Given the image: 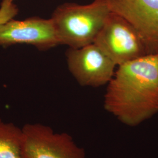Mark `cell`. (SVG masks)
<instances>
[{
	"instance_id": "obj_1",
	"label": "cell",
	"mask_w": 158,
	"mask_h": 158,
	"mask_svg": "<svg viewBox=\"0 0 158 158\" xmlns=\"http://www.w3.org/2000/svg\"><path fill=\"white\" fill-rule=\"evenodd\" d=\"M104 107L122 124L135 127L158 114V54L118 66L107 84Z\"/></svg>"
},
{
	"instance_id": "obj_2",
	"label": "cell",
	"mask_w": 158,
	"mask_h": 158,
	"mask_svg": "<svg viewBox=\"0 0 158 158\" xmlns=\"http://www.w3.org/2000/svg\"><path fill=\"white\" fill-rule=\"evenodd\" d=\"M110 13L104 0H94L87 5L63 4L51 18L60 45L79 48L94 44Z\"/></svg>"
},
{
	"instance_id": "obj_3",
	"label": "cell",
	"mask_w": 158,
	"mask_h": 158,
	"mask_svg": "<svg viewBox=\"0 0 158 158\" xmlns=\"http://www.w3.org/2000/svg\"><path fill=\"white\" fill-rule=\"evenodd\" d=\"M118 66L148 55L134 28L124 18L111 12L94 42Z\"/></svg>"
},
{
	"instance_id": "obj_4",
	"label": "cell",
	"mask_w": 158,
	"mask_h": 158,
	"mask_svg": "<svg viewBox=\"0 0 158 158\" xmlns=\"http://www.w3.org/2000/svg\"><path fill=\"white\" fill-rule=\"evenodd\" d=\"M22 131L23 158H85L84 149L66 133L40 124L25 125Z\"/></svg>"
},
{
	"instance_id": "obj_5",
	"label": "cell",
	"mask_w": 158,
	"mask_h": 158,
	"mask_svg": "<svg viewBox=\"0 0 158 158\" xmlns=\"http://www.w3.org/2000/svg\"><path fill=\"white\" fill-rule=\"evenodd\" d=\"M66 56L69 71L82 86L98 87L108 84L114 76L116 64L94 44L69 48Z\"/></svg>"
},
{
	"instance_id": "obj_6",
	"label": "cell",
	"mask_w": 158,
	"mask_h": 158,
	"mask_svg": "<svg viewBox=\"0 0 158 158\" xmlns=\"http://www.w3.org/2000/svg\"><path fill=\"white\" fill-rule=\"evenodd\" d=\"M110 11L134 28L148 55L158 54V0H104Z\"/></svg>"
},
{
	"instance_id": "obj_7",
	"label": "cell",
	"mask_w": 158,
	"mask_h": 158,
	"mask_svg": "<svg viewBox=\"0 0 158 158\" xmlns=\"http://www.w3.org/2000/svg\"><path fill=\"white\" fill-rule=\"evenodd\" d=\"M17 44L34 46L45 51L59 45L60 42L51 18L34 17L22 21L13 18L0 24V46Z\"/></svg>"
},
{
	"instance_id": "obj_8",
	"label": "cell",
	"mask_w": 158,
	"mask_h": 158,
	"mask_svg": "<svg viewBox=\"0 0 158 158\" xmlns=\"http://www.w3.org/2000/svg\"><path fill=\"white\" fill-rule=\"evenodd\" d=\"M22 128L0 118V158H23Z\"/></svg>"
},
{
	"instance_id": "obj_9",
	"label": "cell",
	"mask_w": 158,
	"mask_h": 158,
	"mask_svg": "<svg viewBox=\"0 0 158 158\" xmlns=\"http://www.w3.org/2000/svg\"><path fill=\"white\" fill-rule=\"evenodd\" d=\"M13 1L14 0H2L1 4V6L6 8H11L13 6H15V4H13Z\"/></svg>"
}]
</instances>
